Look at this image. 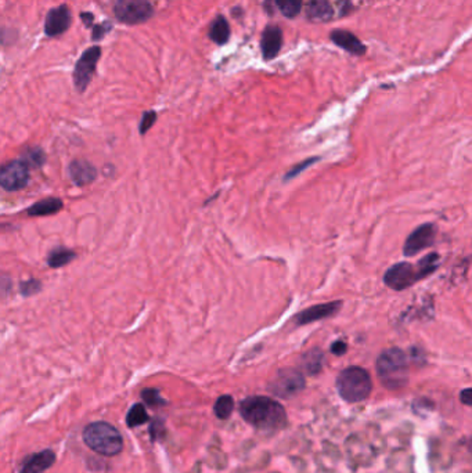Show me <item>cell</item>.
<instances>
[{
    "label": "cell",
    "instance_id": "obj_10",
    "mask_svg": "<svg viewBox=\"0 0 472 473\" xmlns=\"http://www.w3.org/2000/svg\"><path fill=\"white\" fill-rule=\"evenodd\" d=\"M436 230L434 224H423L417 230H414L405 242L403 252L406 256H414L418 252L424 251L425 248L431 246L435 240Z\"/></svg>",
    "mask_w": 472,
    "mask_h": 473
},
{
    "label": "cell",
    "instance_id": "obj_21",
    "mask_svg": "<svg viewBox=\"0 0 472 473\" xmlns=\"http://www.w3.org/2000/svg\"><path fill=\"white\" fill-rule=\"evenodd\" d=\"M30 168H42V165L46 162V154L39 147H30L24 151L21 158Z\"/></svg>",
    "mask_w": 472,
    "mask_h": 473
},
{
    "label": "cell",
    "instance_id": "obj_1",
    "mask_svg": "<svg viewBox=\"0 0 472 473\" xmlns=\"http://www.w3.org/2000/svg\"><path fill=\"white\" fill-rule=\"evenodd\" d=\"M240 414L248 424L262 430H277L287 424L284 407L265 396L245 399L240 406Z\"/></svg>",
    "mask_w": 472,
    "mask_h": 473
},
{
    "label": "cell",
    "instance_id": "obj_6",
    "mask_svg": "<svg viewBox=\"0 0 472 473\" xmlns=\"http://www.w3.org/2000/svg\"><path fill=\"white\" fill-rule=\"evenodd\" d=\"M305 388V378L297 369H282L270 385V391L280 397H293Z\"/></svg>",
    "mask_w": 472,
    "mask_h": 473
},
{
    "label": "cell",
    "instance_id": "obj_11",
    "mask_svg": "<svg viewBox=\"0 0 472 473\" xmlns=\"http://www.w3.org/2000/svg\"><path fill=\"white\" fill-rule=\"evenodd\" d=\"M341 309V302H330V303H323V305H316L312 306L304 312H301L295 317V323L298 325H305L313 321H319L327 317H331L337 314Z\"/></svg>",
    "mask_w": 472,
    "mask_h": 473
},
{
    "label": "cell",
    "instance_id": "obj_29",
    "mask_svg": "<svg viewBox=\"0 0 472 473\" xmlns=\"http://www.w3.org/2000/svg\"><path fill=\"white\" fill-rule=\"evenodd\" d=\"M157 121V114L153 113V111H148L146 114H143V118H142V122H140V135H146L151 126L154 125V122Z\"/></svg>",
    "mask_w": 472,
    "mask_h": 473
},
{
    "label": "cell",
    "instance_id": "obj_16",
    "mask_svg": "<svg viewBox=\"0 0 472 473\" xmlns=\"http://www.w3.org/2000/svg\"><path fill=\"white\" fill-rule=\"evenodd\" d=\"M331 39L337 46L345 49L346 51H349L355 56H361L366 51V47L363 46V43L350 32L334 31L331 34Z\"/></svg>",
    "mask_w": 472,
    "mask_h": 473
},
{
    "label": "cell",
    "instance_id": "obj_28",
    "mask_svg": "<svg viewBox=\"0 0 472 473\" xmlns=\"http://www.w3.org/2000/svg\"><path fill=\"white\" fill-rule=\"evenodd\" d=\"M144 402L148 404V406H164L165 404V400L159 396V392L157 389H144L143 393H142Z\"/></svg>",
    "mask_w": 472,
    "mask_h": 473
},
{
    "label": "cell",
    "instance_id": "obj_5",
    "mask_svg": "<svg viewBox=\"0 0 472 473\" xmlns=\"http://www.w3.org/2000/svg\"><path fill=\"white\" fill-rule=\"evenodd\" d=\"M115 16L125 24H140L153 16V6L148 0H118Z\"/></svg>",
    "mask_w": 472,
    "mask_h": 473
},
{
    "label": "cell",
    "instance_id": "obj_14",
    "mask_svg": "<svg viewBox=\"0 0 472 473\" xmlns=\"http://www.w3.org/2000/svg\"><path fill=\"white\" fill-rule=\"evenodd\" d=\"M282 45V34L280 31L278 27H267L262 35V42H260V47H262V53L265 60H271L274 58Z\"/></svg>",
    "mask_w": 472,
    "mask_h": 473
},
{
    "label": "cell",
    "instance_id": "obj_25",
    "mask_svg": "<svg viewBox=\"0 0 472 473\" xmlns=\"http://www.w3.org/2000/svg\"><path fill=\"white\" fill-rule=\"evenodd\" d=\"M233 407H234V402L232 396L229 395L221 396L215 403V414L221 419H227L233 413Z\"/></svg>",
    "mask_w": 472,
    "mask_h": 473
},
{
    "label": "cell",
    "instance_id": "obj_22",
    "mask_svg": "<svg viewBox=\"0 0 472 473\" xmlns=\"http://www.w3.org/2000/svg\"><path fill=\"white\" fill-rule=\"evenodd\" d=\"M278 10L289 19L297 17L302 9V0H274Z\"/></svg>",
    "mask_w": 472,
    "mask_h": 473
},
{
    "label": "cell",
    "instance_id": "obj_12",
    "mask_svg": "<svg viewBox=\"0 0 472 473\" xmlns=\"http://www.w3.org/2000/svg\"><path fill=\"white\" fill-rule=\"evenodd\" d=\"M71 24V12L67 6H60L57 9H53L46 19L45 31L49 36L61 35L68 30Z\"/></svg>",
    "mask_w": 472,
    "mask_h": 473
},
{
    "label": "cell",
    "instance_id": "obj_13",
    "mask_svg": "<svg viewBox=\"0 0 472 473\" xmlns=\"http://www.w3.org/2000/svg\"><path fill=\"white\" fill-rule=\"evenodd\" d=\"M68 173L71 178L78 185H86L98 177V169L87 161H72L68 166Z\"/></svg>",
    "mask_w": 472,
    "mask_h": 473
},
{
    "label": "cell",
    "instance_id": "obj_31",
    "mask_svg": "<svg viewBox=\"0 0 472 473\" xmlns=\"http://www.w3.org/2000/svg\"><path fill=\"white\" fill-rule=\"evenodd\" d=\"M460 399L464 404L467 406H472V389H465L461 392L460 395Z\"/></svg>",
    "mask_w": 472,
    "mask_h": 473
},
{
    "label": "cell",
    "instance_id": "obj_32",
    "mask_svg": "<svg viewBox=\"0 0 472 473\" xmlns=\"http://www.w3.org/2000/svg\"><path fill=\"white\" fill-rule=\"evenodd\" d=\"M313 161L315 159H312V161H306V162H304V163H301V166H297V168H294L293 169V172H290L289 174H287V178H291V177H294V176H297L301 170L300 169H304V168H306V166H309L311 163H313Z\"/></svg>",
    "mask_w": 472,
    "mask_h": 473
},
{
    "label": "cell",
    "instance_id": "obj_23",
    "mask_svg": "<svg viewBox=\"0 0 472 473\" xmlns=\"http://www.w3.org/2000/svg\"><path fill=\"white\" fill-rule=\"evenodd\" d=\"M147 421H148V414H147V410H146V407L143 404H135L129 410L128 417H126L128 426H131V428L143 425Z\"/></svg>",
    "mask_w": 472,
    "mask_h": 473
},
{
    "label": "cell",
    "instance_id": "obj_17",
    "mask_svg": "<svg viewBox=\"0 0 472 473\" xmlns=\"http://www.w3.org/2000/svg\"><path fill=\"white\" fill-rule=\"evenodd\" d=\"M333 14L334 10L327 0H311L306 5V17L312 21H328L333 17Z\"/></svg>",
    "mask_w": 472,
    "mask_h": 473
},
{
    "label": "cell",
    "instance_id": "obj_18",
    "mask_svg": "<svg viewBox=\"0 0 472 473\" xmlns=\"http://www.w3.org/2000/svg\"><path fill=\"white\" fill-rule=\"evenodd\" d=\"M63 209V201L58 198H46L36 203L28 209L30 216H49L56 215Z\"/></svg>",
    "mask_w": 472,
    "mask_h": 473
},
{
    "label": "cell",
    "instance_id": "obj_8",
    "mask_svg": "<svg viewBox=\"0 0 472 473\" xmlns=\"http://www.w3.org/2000/svg\"><path fill=\"white\" fill-rule=\"evenodd\" d=\"M418 279H421L418 270L406 262L394 264L388 268V271L384 275V281L387 286L395 291L406 290L412 287Z\"/></svg>",
    "mask_w": 472,
    "mask_h": 473
},
{
    "label": "cell",
    "instance_id": "obj_27",
    "mask_svg": "<svg viewBox=\"0 0 472 473\" xmlns=\"http://www.w3.org/2000/svg\"><path fill=\"white\" fill-rule=\"evenodd\" d=\"M21 295L23 297H31L38 294L42 290V284L38 279H28L21 284Z\"/></svg>",
    "mask_w": 472,
    "mask_h": 473
},
{
    "label": "cell",
    "instance_id": "obj_2",
    "mask_svg": "<svg viewBox=\"0 0 472 473\" xmlns=\"http://www.w3.org/2000/svg\"><path fill=\"white\" fill-rule=\"evenodd\" d=\"M377 373L381 384L392 391L405 388L409 381V362L401 349H388L377 360Z\"/></svg>",
    "mask_w": 472,
    "mask_h": 473
},
{
    "label": "cell",
    "instance_id": "obj_7",
    "mask_svg": "<svg viewBox=\"0 0 472 473\" xmlns=\"http://www.w3.org/2000/svg\"><path fill=\"white\" fill-rule=\"evenodd\" d=\"M30 166L23 161H12L6 163L0 172V184L6 192H19L28 184Z\"/></svg>",
    "mask_w": 472,
    "mask_h": 473
},
{
    "label": "cell",
    "instance_id": "obj_4",
    "mask_svg": "<svg viewBox=\"0 0 472 473\" xmlns=\"http://www.w3.org/2000/svg\"><path fill=\"white\" fill-rule=\"evenodd\" d=\"M337 389L348 403L363 402L371 393V378L364 368L348 367L337 378Z\"/></svg>",
    "mask_w": 472,
    "mask_h": 473
},
{
    "label": "cell",
    "instance_id": "obj_15",
    "mask_svg": "<svg viewBox=\"0 0 472 473\" xmlns=\"http://www.w3.org/2000/svg\"><path fill=\"white\" fill-rule=\"evenodd\" d=\"M56 461V455L52 450L41 451L32 457H30L23 469L21 473H43L46 469H49Z\"/></svg>",
    "mask_w": 472,
    "mask_h": 473
},
{
    "label": "cell",
    "instance_id": "obj_24",
    "mask_svg": "<svg viewBox=\"0 0 472 473\" xmlns=\"http://www.w3.org/2000/svg\"><path fill=\"white\" fill-rule=\"evenodd\" d=\"M322 365H323V353L320 350H312L304 357V367L311 375L320 372Z\"/></svg>",
    "mask_w": 472,
    "mask_h": 473
},
{
    "label": "cell",
    "instance_id": "obj_20",
    "mask_svg": "<svg viewBox=\"0 0 472 473\" xmlns=\"http://www.w3.org/2000/svg\"><path fill=\"white\" fill-rule=\"evenodd\" d=\"M210 36L214 42L219 43V45H223L227 42L229 36H230V28H229V24L226 21V19L223 17H218L212 27H211V31H210Z\"/></svg>",
    "mask_w": 472,
    "mask_h": 473
},
{
    "label": "cell",
    "instance_id": "obj_30",
    "mask_svg": "<svg viewBox=\"0 0 472 473\" xmlns=\"http://www.w3.org/2000/svg\"><path fill=\"white\" fill-rule=\"evenodd\" d=\"M346 343L345 342H342V341H337V342H334L333 343V346H331V351L334 353V354H338V356H341V354H344L345 351H346Z\"/></svg>",
    "mask_w": 472,
    "mask_h": 473
},
{
    "label": "cell",
    "instance_id": "obj_3",
    "mask_svg": "<svg viewBox=\"0 0 472 473\" xmlns=\"http://www.w3.org/2000/svg\"><path fill=\"white\" fill-rule=\"evenodd\" d=\"M83 441L89 448L106 457H114L122 451L121 433L107 422H93L83 430Z\"/></svg>",
    "mask_w": 472,
    "mask_h": 473
},
{
    "label": "cell",
    "instance_id": "obj_19",
    "mask_svg": "<svg viewBox=\"0 0 472 473\" xmlns=\"http://www.w3.org/2000/svg\"><path fill=\"white\" fill-rule=\"evenodd\" d=\"M76 253L68 248H63V246H58V248H54L49 256H47V263L50 267L53 268H58V267H63L65 264H68L69 262H72L75 259Z\"/></svg>",
    "mask_w": 472,
    "mask_h": 473
},
{
    "label": "cell",
    "instance_id": "obj_26",
    "mask_svg": "<svg viewBox=\"0 0 472 473\" xmlns=\"http://www.w3.org/2000/svg\"><path fill=\"white\" fill-rule=\"evenodd\" d=\"M438 263H439V256L436 253H429L428 256H425L423 260H420L418 266H417V270L421 275V278L429 275L431 273H434L438 267Z\"/></svg>",
    "mask_w": 472,
    "mask_h": 473
},
{
    "label": "cell",
    "instance_id": "obj_9",
    "mask_svg": "<svg viewBox=\"0 0 472 473\" xmlns=\"http://www.w3.org/2000/svg\"><path fill=\"white\" fill-rule=\"evenodd\" d=\"M100 54H102L100 47L98 46L90 47L82 54V57L76 62L75 72H74V82H75V87L79 91H83L90 83L94 69H96V64L100 58Z\"/></svg>",
    "mask_w": 472,
    "mask_h": 473
}]
</instances>
